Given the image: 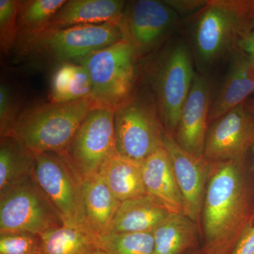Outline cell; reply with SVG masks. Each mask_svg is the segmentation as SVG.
Instances as JSON below:
<instances>
[{"instance_id":"1","label":"cell","mask_w":254,"mask_h":254,"mask_svg":"<svg viewBox=\"0 0 254 254\" xmlns=\"http://www.w3.org/2000/svg\"><path fill=\"white\" fill-rule=\"evenodd\" d=\"M254 224V172L247 158L211 163L201 213L204 254H231Z\"/></svg>"},{"instance_id":"2","label":"cell","mask_w":254,"mask_h":254,"mask_svg":"<svg viewBox=\"0 0 254 254\" xmlns=\"http://www.w3.org/2000/svg\"><path fill=\"white\" fill-rule=\"evenodd\" d=\"M96 105L91 98L43 103L20 112L10 136L33 153L63 151Z\"/></svg>"},{"instance_id":"3","label":"cell","mask_w":254,"mask_h":254,"mask_svg":"<svg viewBox=\"0 0 254 254\" xmlns=\"http://www.w3.org/2000/svg\"><path fill=\"white\" fill-rule=\"evenodd\" d=\"M138 56L133 46L122 39L76 62L89 73L91 98L97 107L115 110L133 95Z\"/></svg>"},{"instance_id":"4","label":"cell","mask_w":254,"mask_h":254,"mask_svg":"<svg viewBox=\"0 0 254 254\" xmlns=\"http://www.w3.org/2000/svg\"><path fill=\"white\" fill-rule=\"evenodd\" d=\"M254 27L252 1H208L197 21L195 48L205 63L225 54Z\"/></svg>"},{"instance_id":"5","label":"cell","mask_w":254,"mask_h":254,"mask_svg":"<svg viewBox=\"0 0 254 254\" xmlns=\"http://www.w3.org/2000/svg\"><path fill=\"white\" fill-rule=\"evenodd\" d=\"M122 39L119 25L108 23L42 32L17 46L22 54L38 55L59 64L76 63Z\"/></svg>"},{"instance_id":"6","label":"cell","mask_w":254,"mask_h":254,"mask_svg":"<svg viewBox=\"0 0 254 254\" xmlns=\"http://www.w3.org/2000/svg\"><path fill=\"white\" fill-rule=\"evenodd\" d=\"M115 143L119 154L143 160L164 147L165 129L156 103L132 95L115 111Z\"/></svg>"},{"instance_id":"7","label":"cell","mask_w":254,"mask_h":254,"mask_svg":"<svg viewBox=\"0 0 254 254\" xmlns=\"http://www.w3.org/2000/svg\"><path fill=\"white\" fill-rule=\"evenodd\" d=\"M64 225L33 175L0 193V232L41 235Z\"/></svg>"},{"instance_id":"8","label":"cell","mask_w":254,"mask_h":254,"mask_svg":"<svg viewBox=\"0 0 254 254\" xmlns=\"http://www.w3.org/2000/svg\"><path fill=\"white\" fill-rule=\"evenodd\" d=\"M115 111L100 107L92 110L59 153L81 181L99 173L107 159L117 152Z\"/></svg>"},{"instance_id":"9","label":"cell","mask_w":254,"mask_h":254,"mask_svg":"<svg viewBox=\"0 0 254 254\" xmlns=\"http://www.w3.org/2000/svg\"><path fill=\"white\" fill-rule=\"evenodd\" d=\"M35 155L32 175L58 211L64 225L90 230L83 210L79 177L59 153L48 152Z\"/></svg>"},{"instance_id":"10","label":"cell","mask_w":254,"mask_h":254,"mask_svg":"<svg viewBox=\"0 0 254 254\" xmlns=\"http://www.w3.org/2000/svg\"><path fill=\"white\" fill-rule=\"evenodd\" d=\"M195 73L190 51L178 43L164 56L153 76L156 104L165 131L175 136Z\"/></svg>"},{"instance_id":"11","label":"cell","mask_w":254,"mask_h":254,"mask_svg":"<svg viewBox=\"0 0 254 254\" xmlns=\"http://www.w3.org/2000/svg\"><path fill=\"white\" fill-rule=\"evenodd\" d=\"M254 145V116L246 103L227 112L207 132L203 158L210 163L247 158Z\"/></svg>"},{"instance_id":"12","label":"cell","mask_w":254,"mask_h":254,"mask_svg":"<svg viewBox=\"0 0 254 254\" xmlns=\"http://www.w3.org/2000/svg\"><path fill=\"white\" fill-rule=\"evenodd\" d=\"M176 20V11L165 1L137 0L127 4L119 23L123 39L143 55L154 49Z\"/></svg>"},{"instance_id":"13","label":"cell","mask_w":254,"mask_h":254,"mask_svg":"<svg viewBox=\"0 0 254 254\" xmlns=\"http://www.w3.org/2000/svg\"><path fill=\"white\" fill-rule=\"evenodd\" d=\"M164 148L168 152L174 174L183 199L184 214L201 231V213L211 163L184 150L175 136L165 131Z\"/></svg>"},{"instance_id":"14","label":"cell","mask_w":254,"mask_h":254,"mask_svg":"<svg viewBox=\"0 0 254 254\" xmlns=\"http://www.w3.org/2000/svg\"><path fill=\"white\" fill-rule=\"evenodd\" d=\"M210 105V83L204 76L195 73L175 138L184 150L198 158L203 157Z\"/></svg>"},{"instance_id":"15","label":"cell","mask_w":254,"mask_h":254,"mask_svg":"<svg viewBox=\"0 0 254 254\" xmlns=\"http://www.w3.org/2000/svg\"><path fill=\"white\" fill-rule=\"evenodd\" d=\"M235 54L223 85L210 105L208 122L213 123L246 103L254 93V58L240 50Z\"/></svg>"},{"instance_id":"16","label":"cell","mask_w":254,"mask_h":254,"mask_svg":"<svg viewBox=\"0 0 254 254\" xmlns=\"http://www.w3.org/2000/svg\"><path fill=\"white\" fill-rule=\"evenodd\" d=\"M127 4L121 0H69L55 14L44 31L80 25H119Z\"/></svg>"},{"instance_id":"17","label":"cell","mask_w":254,"mask_h":254,"mask_svg":"<svg viewBox=\"0 0 254 254\" xmlns=\"http://www.w3.org/2000/svg\"><path fill=\"white\" fill-rule=\"evenodd\" d=\"M141 171L147 194L158 200L171 213H184L181 192L164 147L142 162Z\"/></svg>"},{"instance_id":"18","label":"cell","mask_w":254,"mask_h":254,"mask_svg":"<svg viewBox=\"0 0 254 254\" xmlns=\"http://www.w3.org/2000/svg\"><path fill=\"white\" fill-rule=\"evenodd\" d=\"M81 191L88 228L98 237L107 235L121 202L100 173L82 180Z\"/></svg>"},{"instance_id":"19","label":"cell","mask_w":254,"mask_h":254,"mask_svg":"<svg viewBox=\"0 0 254 254\" xmlns=\"http://www.w3.org/2000/svg\"><path fill=\"white\" fill-rule=\"evenodd\" d=\"M171 213L148 194L124 200L120 203L108 234L153 232Z\"/></svg>"},{"instance_id":"20","label":"cell","mask_w":254,"mask_h":254,"mask_svg":"<svg viewBox=\"0 0 254 254\" xmlns=\"http://www.w3.org/2000/svg\"><path fill=\"white\" fill-rule=\"evenodd\" d=\"M201 233L184 213H172L153 232L155 254H187L195 250Z\"/></svg>"},{"instance_id":"21","label":"cell","mask_w":254,"mask_h":254,"mask_svg":"<svg viewBox=\"0 0 254 254\" xmlns=\"http://www.w3.org/2000/svg\"><path fill=\"white\" fill-rule=\"evenodd\" d=\"M99 173L120 202L147 194L141 163L122 156L118 152L107 159Z\"/></svg>"},{"instance_id":"22","label":"cell","mask_w":254,"mask_h":254,"mask_svg":"<svg viewBox=\"0 0 254 254\" xmlns=\"http://www.w3.org/2000/svg\"><path fill=\"white\" fill-rule=\"evenodd\" d=\"M91 78L85 66L76 62L58 64L50 83V103H70L91 98Z\"/></svg>"},{"instance_id":"23","label":"cell","mask_w":254,"mask_h":254,"mask_svg":"<svg viewBox=\"0 0 254 254\" xmlns=\"http://www.w3.org/2000/svg\"><path fill=\"white\" fill-rule=\"evenodd\" d=\"M36 155L11 136L0 141V193L31 176Z\"/></svg>"},{"instance_id":"24","label":"cell","mask_w":254,"mask_h":254,"mask_svg":"<svg viewBox=\"0 0 254 254\" xmlns=\"http://www.w3.org/2000/svg\"><path fill=\"white\" fill-rule=\"evenodd\" d=\"M41 254H85L99 246L98 237L86 229L57 227L41 235Z\"/></svg>"},{"instance_id":"25","label":"cell","mask_w":254,"mask_h":254,"mask_svg":"<svg viewBox=\"0 0 254 254\" xmlns=\"http://www.w3.org/2000/svg\"><path fill=\"white\" fill-rule=\"evenodd\" d=\"M66 1V0L20 1L16 46L44 31L52 18Z\"/></svg>"},{"instance_id":"26","label":"cell","mask_w":254,"mask_h":254,"mask_svg":"<svg viewBox=\"0 0 254 254\" xmlns=\"http://www.w3.org/2000/svg\"><path fill=\"white\" fill-rule=\"evenodd\" d=\"M98 241L112 254H155L153 232L109 233L98 237Z\"/></svg>"},{"instance_id":"27","label":"cell","mask_w":254,"mask_h":254,"mask_svg":"<svg viewBox=\"0 0 254 254\" xmlns=\"http://www.w3.org/2000/svg\"><path fill=\"white\" fill-rule=\"evenodd\" d=\"M19 5L17 0H0V46L4 53L11 51L17 43Z\"/></svg>"},{"instance_id":"28","label":"cell","mask_w":254,"mask_h":254,"mask_svg":"<svg viewBox=\"0 0 254 254\" xmlns=\"http://www.w3.org/2000/svg\"><path fill=\"white\" fill-rule=\"evenodd\" d=\"M41 235L30 232H0V254H41Z\"/></svg>"},{"instance_id":"29","label":"cell","mask_w":254,"mask_h":254,"mask_svg":"<svg viewBox=\"0 0 254 254\" xmlns=\"http://www.w3.org/2000/svg\"><path fill=\"white\" fill-rule=\"evenodd\" d=\"M11 88L4 83L0 86V135L10 136L20 113Z\"/></svg>"},{"instance_id":"30","label":"cell","mask_w":254,"mask_h":254,"mask_svg":"<svg viewBox=\"0 0 254 254\" xmlns=\"http://www.w3.org/2000/svg\"><path fill=\"white\" fill-rule=\"evenodd\" d=\"M231 254H254V224L244 232Z\"/></svg>"},{"instance_id":"31","label":"cell","mask_w":254,"mask_h":254,"mask_svg":"<svg viewBox=\"0 0 254 254\" xmlns=\"http://www.w3.org/2000/svg\"><path fill=\"white\" fill-rule=\"evenodd\" d=\"M175 11L177 10L180 11H193V10L204 8L208 4V1H200V0H193V1H165Z\"/></svg>"},{"instance_id":"32","label":"cell","mask_w":254,"mask_h":254,"mask_svg":"<svg viewBox=\"0 0 254 254\" xmlns=\"http://www.w3.org/2000/svg\"><path fill=\"white\" fill-rule=\"evenodd\" d=\"M239 48L245 54L254 58V27L240 42Z\"/></svg>"},{"instance_id":"33","label":"cell","mask_w":254,"mask_h":254,"mask_svg":"<svg viewBox=\"0 0 254 254\" xmlns=\"http://www.w3.org/2000/svg\"><path fill=\"white\" fill-rule=\"evenodd\" d=\"M85 254H112L108 251L105 250V249L102 248L100 246L95 247L94 249L89 251Z\"/></svg>"},{"instance_id":"34","label":"cell","mask_w":254,"mask_h":254,"mask_svg":"<svg viewBox=\"0 0 254 254\" xmlns=\"http://www.w3.org/2000/svg\"><path fill=\"white\" fill-rule=\"evenodd\" d=\"M246 104H247V107H248L249 109L250 110V111L252 112V113L253 114L254 116V100L253 101L250 102H246Z\"/></svg>"},{"instance_id":"35","label":"cell","mask_w":254,"mask_h":254,"mask_svg":"<svg viewBox=\"0 0 254 254\" xmlns=\"http://www.w3.org/2000/svg\"><path fill=\"white\" fill-rule=\"evenodd\" d=\"M187 254H204V253H203V251L200 249V250L191 251V252H189V253Z\"/></svg>"},{"instance_id":"36","label":"cell","mask_w":254,"mask_h":254,"mask_svg":"<svg viewBox=\"0 0 254 254\" xmlns=\"http://www.w3.org/2000/svg\"><path fill=\"white\" fill-rule=\"evenodd\" d=\"M251 152L252 153V158H253V163H252V169H253L254 172V145L251 148Z\"/></svg>"},{"instance_id":"37","label":"cell","mask_w":254,"mask_h":254,"mask_svg":"<svg viewBox=\"0 0 254 254\" xmlns=\"http://www.w3.org/2000/svg\"><path fill=\"white\" fill-rule=\"evenodd\" d=\"M252 15H253V18L254 21V1H252Z\"/></svg>"}]
</instances>
